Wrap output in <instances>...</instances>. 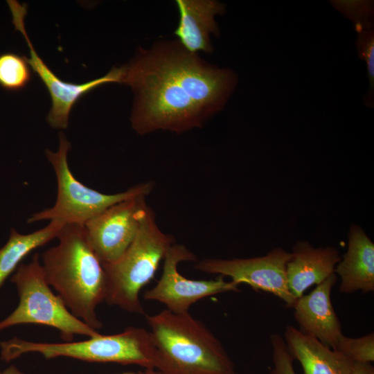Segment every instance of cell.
<instances>
[{"label":"cell","mask_w":374,"mask_h":374,"mask_svg":"<svg viewBox=\"0 0 374 374\" xmlns=\"http://www.w3.org/2000/svg\"><path fill=\"white\" fill-rule=\"evenodd\" d=\"M149 207L145 196L130 198L84 224L89 244L103 265L117 260L130 247Z\"/></svg>","instance_id":"11"},{"label":"cell","mask_w":374,"mask_h":374,"mask_svg":"<svg viewBox=\"0 0 374 374\" xmlns=\"http://www.w3.org/2000/svg\"><path fill=\"white\" fill-rule=\"evenodd\" d=\"M123 69L122 83L134 95L131 125L141 135L201 127L224 107L238 82L234 71L207 62L178 40L139 48Z\"/></svg>","instance_id":"1"},{"label":"cell","mask_w":374,"mask_h":374,"mask_svg":"<svg viewBox=\"0 0 374 374\" xmlns=\"http://www.w3.org/2000/svg\"><path fill=\"white\" fill-rule=\"evenodd\" d=\"M349 374H374V368L369 362H353Z\"/></svg>","instance_id":"23"},{"label":"cell","mask_w":374,"mask_h":374,"mask_svg":"<svg viewBox=\"0 0 374 374\" xmlns=\"http://www.w3.org/2000/svg\"><path fill=\"white\" fill-rule=\"evenodd\" d=\"M64 224L51 220L45 227L28 234L12 229L8 242L0 248V287L28 253L56 238Z\"/></svg>","instance_id":"17"},{"label":"cell","mask_w":374,"mask_h":374,"mask_svg":"<svg viewBox=\"0 0 374 374\" xmlns=\"http://www.w3.org/2000/svg\"><path fill=\"white\" fill-rule=\"evenodd\" d=\"M7 3L12 13L15 29L22 34L29 48L30 57H27L28 62L50 94L52 105L46 120L52 127H67L71 109L84 95L106 83H122L124 73L123 66L114 67L105 75L82 84L66 82L60 79L39 56L28 37L24 24L27 4H21L15 0H8Z\"/></svg>","instance_id":"8"},{"label":"cell","mask_w":374,"mask_h":374,"mask_svg":"<svg viewBox=\"0 0 374 374\" xmlns=\"http://www.w3.org/2000/svg\"><path fill=\"white\" fill-rule=\"evenodd\" d=\"M70 148V143L64 134L60 133L57 151L45 150L46 158L55 173L57 198L52 207L33 214L27 222L49 220H58L65 224L84 226L111 206L130 198L146 197L154 187V182L150 181L116 194H105L90 188L78 181L70 170L67 161Z\"/></svg>","instance_id":"7"},{"label":"cell","mask_w":374,"mask_h":374,"mask_svg":"<svg viewBox=\"0 0 374 374\" xmlns=\"http://www.w3.org/2000/svg\"><path fill=\"white\" fill-rule=\"evenodd\" d=\"M75 342L41 343L17 337L0 343L1 359H15L24 354L37 353L46 359L59 357L89 362L136 364L145 369H155L157 350L150 331L130 326L122 332L98 335Z\"/></svg>","instance_id":"4"},{"label":"cell","mask_w":374,"mask_h":374,"mask_svg":"<svg viewBox=\"0 0 374 374\" xmlns=\"http://www.w3.org/2000/svg\"><path fill=\"white\" fill-rule=\"evenodd\" d=\"M292 258L286 265L290 292L298 299L313 285H319L335 274L341 260L334 247H313L307 242H299L293 248Z\"/></svg>","instance_id":"14"},{"label":"cell","mask_w":374,"mask_h":374,"mask_svg":"<svg viewBox=\"0 0 374 374\" xmlns=\"http://www.w3.org/2000/svg\"><path fill=\"white\" fill-rule=\"evenodd\" d=\"M143 374H163L156 369H145Z\"/></svg>","instance_id":"25"},{"label":"cell","mask_w":374,"mask_h":374,"mask_svg":"<svg viewBox=\"0 0 374 374\" xmlns=\"http://www.w3.org/2000/svg\"><path fill=\"white\" fill-rule=\"evenodd\" d=\"M195 258V254L184 245L173 244L163 258L160 279L154 287L145 292L144 299L162 303L172 312L184 314L188 312L193 304L206 297L240 292L238 284L226 281L220 275L213 280H192L181 275L178 271L179 264Z\"/></svg>","instance_id":"9"},{"label":"cell","mask_w":374,"mask_h":374,"mask_svg":"<svg viewBox=\"0 0 374 374\" xmlns=\"http://www.w3.org/2000/svg\"><path fill=\"white\" fill-rule=\"evenodd\" d=\"M118 374H143V371H139V372H125V373H118Z\"/></svg>","instance_id":"26"},{"label":"cell","mask_w":374,"mask_h":374,"mask_svg":"<svg viewBox=\"0 0 374 374\" xmlns=\"http://www.w3.org/2000/svg\"><path fill=\"white\" fill-rule=\"evenodd\" d=\"M57 238L59 243L42 254L46 280L74 316L98 330L103 323L96 310L106 296L103 264L84 226L66 224Z\"/></svg>","instance_id":"2"},{"label":"cell","mask_w":374,"mask_h":374,"mask_svg":"<svg viewBox=\"0 0 374 374\" xmlns=\"http://www.w3.org/2000/svg\"><path fill=\"white\" fill-rule=\"evenodd\" d=\"M179 20L174 34L188 51L212 53L211 35L218 37L215 17L225 12V5L215 0H177Z\"/></svg>","instance_id":"13"},{"label":"cell","mask_w":374,"mask_h":374,"mask_svg":"<svg viewBox=\"0 0 374 374\" xmlns=\"http://www.w3.org/2000/svg\"><path fill=\"white\" fill-rule=\"evenodd\" d=\"M0 374H26L25 373L21 371L15 365H11L4 369L3 371H0Z\"/></svg>","instance_id":"24"},{"label":"cell","mask_w":374,"mask_h":374,"mask_svg":"<svg viewBox=\"0 0 374 374\" xmlns=\"http://www.w3.org/2000/svg\"><path fill=\"white\" fill-rule=\"evenodd\" d=\"M173 244L174 238L161 230L149 207L130 247L117 260L103 265L106 278L105 301L128 312L144 314L140 291L154 278Z\"/></svg>","instance_id":"5"},{"label":"cell","mask_w":374,"mask_h":374,"mask_svg":"<svg viewBox=\"0 0 374 374\" xmlns=\"http://www.w3.org/2000/svg\"><path fill=\"white\" fill-rule=\"evenodd\" d=\"M272 346L274 368L269 374H296L293 361L283 337L279 334H272L270 337Z\"/></svg>","instance_id":"22"},{"label":"cell","mask_w":374,"mask_h":374,"mask_svg":"<svg viewBox=\"0 0 374 374\" xmlns=\"http://www.w3.org/2000/svg\"><path fill=\"white\" fill-rule=\"evenodd\" d=\"M291 258V253L275 248L261 257L204 259L195 268L204 273L229 276L238 285L244 283L253 290L272 294L292 308L296 299L289 291L286 276V265Z\"/></svg>","instance_id":"10"},{"label":"cell","mask_w":374,"mask_h":374,"mask_svg":"<svg viewBox=\"0 0 374 374\" xmlns=\"http://www.w3.org/2000/svg\"><path fill=\"white\" fill-rule=\"evenodd\" d=\"M27 57L12 52L0 54V87L9 91L25 88L32 80Z\"/></svg>","instance_id":"18"},{"label":"cell","mask_w":374,"mask_h":374,"mask_svg":"<svg viewBox=\"0 0 374 374\" xmlns=\"http://www.w3.org/2000/svg\"><path fill=\"white\" fill-rule=\"evenodd\" d=\"M358 34L355 45L359 59L364 60L367 65L369 89L364 97L363 103L368 108L374 106V30L373 29H362L357 32Z\"/></svg>","instance_id":"21"},{"label":"cell","mask_w":374,"mask_h":374,"mask_svg":"<svg viewBox=\"0 0 374 374\" xmlns=\"http://www.w3.org/2000/svg\"><path fill=\"white\" fill-rule=\"evenodd\" d=\"M333 350L353 362L371 363L374 361V333L357 338L343 335Z\"/></svg>","instance_id":"20"},{"label":"cell","mask_w":374,"mask_h":374,"mask_svg":"<svg viewBox=\"0 0 374 374\" xmlns=\"http://www.w3.org/2000/svg\"><path fill=\"white\" fill-rule=\"evenodd\" d=\"M10 280L16 285L19 304L0 321V331L19 324L43 325L59 330L65 342L71 341L75 335L93 337L100 334L74 316L62 298L52 292L38 253L29 263H21Z\"/></svg>","instance_id":"6"},{"label":"cell","mask_w":374,"mask_h":374,"mask_svg":"<svg viewBox=\"0 0 374 374\" xmlns=\"http://www.w3.org/2000/svg\"><path fill=\"white\" fill-rule=\"evenodd\" d=\"M284 341L303 374H349L353 361L292 326H287Z\"/></svg>","instance_id":"16"},{"label":"cell","mask_w":374,"mask_h":374,"mask_svg":"<svg viewBox=\"0 0 374 374\" xmlns=\"http://www.w3.org/2000/svg\"><path fill=\"white\" fill-rule=\"evenodd\" d=\"M335 271L341 278V293L374 290V244L359 226H350L347 251Z\"/></svg>","instance_id":"15"},{"label":"cell","mask_w":374,"mask_h":374,"mask_svg":"<svg viewBox=\"0 0 374 374\" xmlns=\"http://www.w3.org/2000/svg\"><path fill=\"white\" fill-rule=\"evenodd\" d=\"M336 281L337 276L333 274L310 293L296 299L292 307L299 330L332 349L343 335L330 297Z\"/></svg>","instance_id":"12"},{"label":"cell","mask_w":374,"mask_h":374,"mask_svg":"<svg viewBox=\"0 0 374 374\" xmlns=\"http://www.w3.org/2000/svg\"><path fill=\"white\" fill-rule=\"evenodd\" d=\"M145 318L157 350L156 370L163 374H239L218 339L189 312L166 309Z\"/></svg>","instance_id":"3"},{"label":"cell","mask_w":374,"mask_h":374,"mask_svg":"<svg viewBox=\"0 0 374 374\" xmlns=\"http://www.w3.org/2000/svg\"><path fill=\"white\" fill-rule=\"evenodd\" d=\"M332 6L350 20L356 32L362 29H373V1L367 0H333Z\"/></svg>","instance_id":"19"}]
</instances>
